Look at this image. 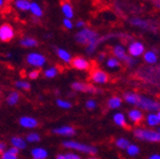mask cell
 Instances as JSON below:
<instances>
[{"instance_id":"cell-1","label":"cell","mask_w":160,"mask_h":159,"mask_svg":"<svg viewBox=\"0 0 160 159\" xmlns=\"http://www.w3.org/2000/svg\"><path fill=\"white\" fill-rule=\"evenodd\" d=\"M74 38L77 43L81 45H86V52L88 54L93 53L97 48V45L99 44V38L97 32L89 28L79 30L75 33Z\"/></svg>"},{"instance_id":"cell-2","label":"cell","mask_w":160,"mask_h":159,"mask_svg":"<svg viewBox=\"0 0 160 159\" xmlns=\"http://www.w3.org/2000/svg\"><path fill=\"white\" fill-rule=\"evenodd\" d=\"M133 134L137 139L142 141L154 142V143L160 142V132H158L157 131L136 129L133 132Z\"/></svg>"},{"instance_id":"cell-3","label":"cell","mask_w":160,"mask_h":159,"mask_svg":"<svg viewBox=\"0 0 160 159\" xmlns=\"http://www.w3.org/2000/svg\"><path fill=\"white\" fill-rule=\"evenodd\" d=\"M62 146L68 150H74L80 152L89 153V154H95L97 152V149L95 147H92L84 143H80L77 141H72V140L64 141L62 143Z\"/></svg>"},{"instance_id":"cell-4","label":"cell","mask_w":160,"mask_h":159,"mask_svg":"<svg viewBox=\"0 0 160 159\" xmlns=\"http://www.w3.org/2000/svg\"><path fill=\"white\" fill-rule=\"evenodd\" d=\"M27 63L34 68H42L47 63V59L44 54L38 52H32L26 56Z\"/></svg>"},{"instance_id":"cell-5","label":"cell","mask_w":160,"mask_h":159,"mask_svg":"<svg viewBox=\"0 0 160 159\" xmlns=\"http://www.w3.org/2000/svg\"><path fill=\"white\" fill-rule=\"evenodd\" d=\"M136 106L145 110V111H149V112H156V111L160 110V104L158 102L152 100V99H150L148 97L141 96V95H139Z\"/></svg>"},{"instance_id":"cell-6","label":"cell","mask_w":160,"mask_h":159,"mask_svg":"<svg viewBox=\"0 0 160 159\" xmlns=\"http://www.w3.org/2000/svg\"><path fill=\"white\" fill-rule=\"evenodd\" d=\"M15 36L14 29L10 24H2L0 26V41L9 42Z\"/></svg>"},{"instance_id":"cell-7","label":"cell","mask_w":160,"mask_h":159,"mask_svg":"<svg viewBox=\"0 0 160 159\" xmlns=\"http://www.w3.org/2000/svg\"><path fill=\"white\" fill-rule=\"evenodd\" d=\"M144 52H145L144 45L139 41L132 42L128 47V52L132 57H138L140 55H142Z\"/></svg>"},{"instance_id":"cell-8","label":"cell","mask_w":160,"mask_h":159,"mask_svg":"<svg viewBox=\"0 0 160 159\" xmlns=\"http://www.w3.org/2000/svg\"><path fill=\"white\" fill-rule=\"evenodd\" d=\"M91 80L97 84H104L109 80L108 74L101 70H93L91 72Z\"/></svg>"},{"instance_id":"cell-9","label":"cell","mask_w":160,"mask_h":159,"mask_svg":"<svg viewBox=\"0 0 160 159\" xmlns=\"http://www.w3.org/2000/svg\"><path fill=\"white\" fill-rule=\"evenodd\" d=\"M72 89L75 92H92L95 93L97 92V89H95L93 86L87 84V83H83V82H73L72 84Z\"/></svg>"},{"instance_id":"cell-10","label":"cell","mask_w":160,"mask_h":159,"mask_svg":"<svg viewBox=\"0 0 160 159\" xmlns=\"http://www.w3.org/2000/svg\"><path fill=\"white\" fill-rule=\"evenodd\" d=\"M19 125L24 129H35L38 126L37 119L32 116H22L19 118Z\"/></svg>"},{"instance_id":"cell-11","label":"cell","mask_w":160,"mask_h":159,"mask_svg":"<svg viewBox=\"0 0 160 159\" xmlns=\"http://www.w3.org/2000/svg\"><path fill=\"white\" fill-rule=\"evenodd\" d=\"M71 63L74 69L79 70V71H86V70H89L90 68V62L82 56H76L72 58Z\"/></svg>"},{"instance_id":"cell-12","label":"cell","mask_w":160,"mask_h":159,"mask_svg":"<svg viewBox=\"0 0 160 159\" xmlns=\"http://www.w3.org/2000/svg\"><path fill=\"white\" fill-rule=\"evenodd\" d=\"M52 133L56 135H61V136H73L75 134V130L72 126H61L52 129Z\"/></svg>"},{"instance_id":"cell-13","label":"cell","mask_w":160,"mask_h":159,"mask_svg":"<svg viewBox=\"0 0 160 159\" xmlns=\"http://www.w3.org/2000/svg\"><path fill=\"white\" fill-rule=\"evenodd\" d=\"M60 7H61V12H62V13L64 15V18H68V19H72L73 18L74 11H73V8H72V4L69 1L65 0V1H63L61 3Z\"/></svg>"},{"instance_id":"cell-14","label":"cell","mask_w":160,"mask_h":159,"mask_svg":"<svg viewBox=\"0 0 160 159\" xmlns=\"http://www.w3.org/2000/svg\"><path fill=\"white\" fill-rule=\"evenodd\" d=\"M10 142L12 144V147H14V148L18 149L19 151L25 150L28 145L26 139L23 137H20V136H12L11 138Z\"/></svg>"},{"instance_id":"cell-15","label":"cell","mask_w":160,"mask_h":159,"mask_svg":"<svg viewBox=\"0 0 160 159\" xmlns=\"http://www.w3.org/2000/svg\"><path fill=\"white\" fill-rule=\"evenodd\" d=\"M112 53H113L114 57L117 58L118 60H122V61H125V62H126V60L129 57V55L126 52L125 48L123 46H121V45L114 46L113 49H112Z\"/></svg>"},{"instance_id":"cell-16","label":"cell","mask_w":160,"mask_h":159,"mask_svg":"<svg viewBox=\"0 0 160 159\" xmlns=\"http://www.w3.org/2000/svg\"><path fill=\"white\" fill-rule=\"evenodd\" d=\"M31 155L32 159H47L49 152L42 147H35L31 151Z\"/></svg>"},{"instance_id":"cell-17","label":"cell","mask_w":160,"mask_h":159,"mask_svg":"<svg viewBox=\"0 0 160 159\" xmlns=\"http://www.w3.org/2000/svg\"><path fill=\"white\" fill-rule=\"evenodd\" d=\"M31 3L30 0H14L13 7L20 12H30Z\"/></svg>"},{"instance_id":"cell-18","label":"cell","mask_w":160,"mask_h":159,"mask_svg":"<svg viewBox=\"0 0 160 159\" xmlns=\"http://www.w3.org/2000/svg\"><path fill=\"white\" fill-rule=\"evenodd\" d=\"M19 44L24 48H34L38 45V41L31 36H25L19 40Z\"/></svg>"},{"instance_id":"cell-19","label":"cell","mask_w":160,"mask_h":159,"mask_svg":"<svg viewBox=\"0 0 160 159\" xmlns=\"http://www.w3.org/2000/svg\"><path fill=\"white\" fill-rule=\"evenodd\" d=\"M56 53H57L58 57L65 63H71L72 60L71 53L67 50H65L63 48H58L56 50Z\"/></svg>"},{"instance_id":"cell-20","label":"cell","mask_w":160,"mask_h":159,"mask_svg":"<svg viewBox=\"0 0 160 159\" xmlns=\"http://www.w3.org/2000/svg\"><path fill=\"white\" fill-rule=\"evenodd\" d=\"M129 118L133 122V123H139L143 119V113L140 110L133 109L129 112Z\"/></svg>"},{"instance_id":"cell-21","label":"cell","mask_w":160,"mask_h":159,"mask_svg":"<svg viewBox=\"0 0 160 159\" xmlns=\"http://www.w3.org/2000/svg\"><path fill=\"white\" fill-rule=\"evenodd\" d=\"M30 12L32 13V16L36 18H40L43 16V10L38 3L36 2H32L31 3V8H30Z\"/></svg>"},{"instance_id":"cell-22","label":"cell","mask_w":160,"mask_h":159,"mask_svg":"<svg viewBox=\"0 0 160 159\" xmlns=\"http://www.w3.org/2000/svg\"><path fill=\"white\" fill-rule=\"evenodd\" d=\"M20 99V94L18 93V92H12L8 94L7 98H6V103L9 106H15Z\"/></svg>"},{"instance_id":"cell-23","label":"cell","mask_w":160,"mask_h":159,"mask_svg":"<svg viewBox=\"0 0 160 159\" xmlns=\"http://www.w3.org/2000/svg\"><path fill=\"white\" fill-rule=\"evenodd\" d=\"M113 121L119 127H126L127 126L126 118H125L124 114L121 112H117L113 115Z\"/></svg>"},{"instance_id":"cell-24","label":"cell","mask_w":160,"mask_h":159,"mask_svg":"<svg viewBox=\"0 0 160 159\" xmlns=\"http://www.w3.org/2000/svg\"><path fill=\"white\" fill-rule=\"evenodd\" d=\"M138 98H139V95L136 93H133V92H126L124 94V99L126 100V102L131 104V105L136 106Z\"/></svg>"},{"instance_id":"cell-25","label":"cell","mask_w":160,"mask_h":159,"mask_svg":"<svg viewBox=\"0 0 160 159\" xmlns=\"http://www.w3.org/2000/svg\"><path fill=\"white\" fill-rule=\"evenodd\" d=\"M25 139H26L27 143H32H32H38L40 140H41V136H40V134L37 132H32L27 134Z\"/></svg>"},{"instance_id":"cell-26","label":"cell","mask_w":160,"mask_h":159,"mask_svg":"<svg viewBox=\"0 0 160 159\" xmlns=\"http://www.w3.org/2000/svg\"><path fill=\"white\" fill-rule=\"evenodd\" d=\"M144 60L149 64H153L157 61V55L155 54V52L149 51L144 53Z\"/></svg>"},{"instance_id":"cell-27","label":"cell","mask_w":160,"mask_h":159,"mask_svg":"<svg viewBox=\"0 0 160 159\" xmlns=\"http://www.w3.org/2000/svg\"><path fill=\"white\" fill-rule=\"evenodd\" d=\"M14 86L19 89V90H23V91H30L32 88V85L30 82L26 80H17L14 83Z\"/></svg>"},{"instance_id":"cell-28","label":"cell","mask_w":160,"mask_h":159,"mask_svg":"<svg viewBox=\"0 0 160 159\" xmlns=\"http://www.w3.org/2000/svg\"><path fill=\"white\" fill-rule=\"evenodd\" d=\"M44 76L46 78H54L57 74H58V69L54 66H52V67H49L48 69H46L43 72Z\"/></svg>"},{"instance_id":"cell-29","label":"cell","mask_w":160,"mask_h":159,"mask_svg":"<svg viewBox=\"0 0 160 159\" xmlns=\"http://www.w3.org/2000/svg\"><path fill=\"white\" fill-rule=\"evenodd\" d=\"M122 100L119 97L115 96V97H112L110 100L108 101V106L111 109H117L121 106Z\"/></svg>"},{"instance_id":"cell-30","label":"cell","mask_w":160,"mask_h":159,"mask_svg":"<svg viewBox=\"0 0 160 159\" xmlns=\"http://www.w3.org/2000/svg\"><path fill=\"white\" fill-rule=\"evenodd\" d=\"M147 123L152 126V127H154V126H157L159 123H160V120L157 116V114H154V113H151L147 116Z\"/></svg>"},{"instance_id":"cell-31","label":"cell","mask_w":160,"mask_h":159,"mask_svg":"<svg viewBox=\"0 0 160 159\" xmlns=\"http://www.w3.org/2000/svg\"><path fill=\"white\" fill-rule=\"evenodd\" d=\"M56 159H81V157H80L76 153L67 152V153H59V154H57Z\"/></svg>"},{"instance_id":"cell-32","label":"cell","mask_w":160,"mask_h":159,"mask_svg":"<svg viewBox=\"0 0 160 159\" xmlns=\"http://www.w3.org/2000/svg\"><path fill=\"white\" fill-rule=\"evenodd\" d=\"M131 23L133 26H136V27L141 28V29H145L148 26L147 22L145 20H142V19H140V18H133V19H132Z\"/></svg>"},{"instance_id":"cell-33","label":"cell","mask_w":160,"mask_h":159,"mask_svg":"<svg viewBox=\"0 0 160 159\" xmlns=\"http://www.w3.org/2000/svg\"><path fill=\"white\" fill-rule=\"evenodd\" d=\"M56 105H57V107L64 109V110H68V109L72 108V103L71 102H69L67 100H64V99H61V98H59L56 100Z\"/></svg>"},{"instance_id":"cell-34","label":"cell","mask_w":160,"mask_h":159,"mask_svg":"<svg viewBox=\"0 0 160 159\" xmlns=\"http://www.w3.org/2000/svg\"><path fill=\"white\" fill-rule=\"evenodd\" d=\"M115 144H116V146L119 149H122V150H127V148L130 146V142L127 140L126 138H119V139H117Z\"/></svg>"},{"instance_id":"cell-35","label":"cell","mask_w":160,"mask_h":159,"mask_svg":"<svg viewBox=\"0 0 160 159\" xmlns=\"http://www.w3.org/2000/svg\"><path fill=\"white\" fill-rule=\"evenodd\" d=\"M127 153L131 156H135L139 153V148L136 145L130 144V146L127 148Z\"/></svg>"},{"instance_id":"cell-36","label":"cell","mask_w":160,"mask_h":159,"mask_svg":"<svg viewBox=\"0 0 160 159\" xmlns=\"http://www.w3.org/2000/svg\"><path fill=\"white\" fill-rule=\"evenodd\" d=\"M120 63H119V60L117 58L115 57H111L108 59V61H107V66L111 69H114V68H117L119 67Z\"/></svg>"},{"instance_id":"cell-37","label":"cell","mask_w":160,"mask_h":159,"mask_svg":"<svg viewBox=\"0 0 160 159\" xmlns=\"http://www.w3.org/2000/svg\"><path fill=\"white\" fill-rule=\"evenodd\" d=\"M1 159H18V154L11 152L8 149L1 153Z\"/></svg>"},{"instance_id":"cell-38","label":"cell","mask_w":160,"mask_h":159,"mask_svg":"<svg viewBox=\"0 0 160 159\" xmlns=\"http://www.w3.org/2000/svg\"><path fill=\"white\" fill-rule=\"evenodd\" d=\"M62 23H63L64 28H65V29H67V30H72V29L74 27V24H73V22L72 21V19L64 18Z\"/></svg>"},{"instance_id":"cell-39","label":"cell","mask_w":160,"mask_h":159,"mask_svg":"<svg viewBox=\"0 0 160 159\" xmlns=\"http://www.w3.org/2000/svg\"><path fill=\"white\" fill-rule=\"evenodd\" d=\"M39 74H40V72L38 70H32L28 72V77L30 79H32V80H35V79L38 78Z\"/></svg>"},{"instance_id":"cell-40","label":"cell","mask_w":160,"mask_h":159,"mask_svg":"<svg viewBox=\"0 0 160 159\" xmlns=\"http://www.w3.org/2000/svg\"><path fill=\"white\" fill-rule=\"evenodd\" d=\"M86 108L89 109V110H93L96 108V102L94 100H92V99H90V100H88L86 102Z\"/></svg>"},{"instance_id":"cell-41","label":"cell","mask_w":160,"mask_h":159,"mask_svg":"<svg viewBox=\"0 0 160 159\" xmlns=\"http://www.w3.org/2000/svg\"><path fill=\"white\" fill-rule=\"evenodd\" d=\"M85 26H86V23H85V21H83V20H78V21L75 23V27H76L77 29H80V30L84 29Z\"/></svg>"},{"instance_id":"cell-42","label":"cell","mask_w":160,"mask_h":159,"mask_svg":"<svg viewBox=\"0 0 160 159\" xmlns=\"http://www.w3.org/2000/svg\"><path fill=\"white\" fill-rule=\"evenodd\" d=\"M6 150H7V145H6V143L0 141V154H1L2 152H4Z\"/></svg>"},{"instance_id":"cell-43","label":"cell","mask_w":160,"mask_h":159,"mask_svg":"<svg viewBox=\"0 0 160 159\" xmlns=\"http://www.w3.org/2000/svg\"><path fill=\"white\" fill-rule=\"evenodd\" d=\"M11 152H12V153H14V154H19V150L18 149H16V148H14V147H11V148H9L8 149Z\"/></svg>"},{"instance_id":"cell-44","label":"cell","mask_w":160,"mask_h":159,"mask_svg":"<svg viewBox=\"0 0 160 159\" xmlns=\"http://www.w3.org/2000/svg\"><path fill=\"white\" fill-rule=\"evenodd\" d=\"M149 159H160V155L159 154H152L149 157Z\"/></svg>"},{"instance_id":"cell-45","label":"cell","mask_w":160,"mask_h":159,"mask_svg":"<svg viewBox=\"0 0 160 159\" xmlns=\"http://www.w3.org/2000/svg\"><path fill=\"white\" fill-rule=\"evenodd\" d=\"M5 1H4V0H0V10H1V9H3L4 7H5Z\"/></svg>"},{"instance_id":"cell-46","label":"cell","mask_w":160,"mask_h":159,"mask_svg":"<svg viewBox=\"0 0 160 159\" xmlns=\"http://www.w3.org/2000/svg\"><path fill=\"white\" fill-rule=\"evenodd\" d=\"M104 58H105V54H104V53H101V54H99V56H98V59H99L100 61H102Z\"/></svg>"},{"instance_id":"cell-47","label":"cell","mask_w":160,"mask_h":159,"mask_svg":"<svg viewBox=\"0 0 160 159\" xmlns=\"http://www.w3.org/2000/svg\"><path fill=\"white\" fill-rule=\"evenodd\" d=\"M6 56H7L8 58H12V54L11 52H8V53L6 54Z\"/></svg>"},{"instance_id":"cell-48","label":"cell","mask_w":160,"mask_h":159,"mask_svg":"<svg viewBox=\"0 0 160 159\" xmlns=\"http://www.w3.org/2000/svg\"><path fill=\"white\" fill-rule=\"evenodd\" d=\"M157 116H158V118H159V120H160V111L158 112V113H157Z\"/></svg>"},{"instance_id":"cell-49","label":"cell","mask_w":160,"mask_h":159,"mask_svg":"<svg viewBox=\"0 0 160 159\" xmlns=\"http://www.w3.org/2000/svg\"><path fill=\"white\" fill-rule=\"evenodd\" d=\"M88 159H98V158H95V157H91V158H88Z\"/></svg>"},{"instance_id":"cell-50","label":"cell","mask_w":160,"mask_h":159,"mask_svg":"<svg viewBox=\"0 0 160 159\" xmlns=\"http://www.w3.org/2000/svg\"><path fill=\"white\" fill-rule=\"evenodd\" d=\"M157 132H160V128H158V129H157Z\"/></svg>"},{"instance_id":"cell-51","label":"cell","mask_w":160,"mask_h":159,"mask_svg":"<svg viewBox=\"0 0 160 159\" xmlns=\"http://www.w3.org/2000/svg\"><path fill=\"white\" fill-rule=\"evenodd\" d=\"M4 1H5V2H6V1H9V0H4Z\"/></svg>"}]
</instances>
